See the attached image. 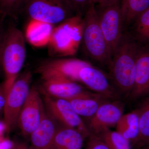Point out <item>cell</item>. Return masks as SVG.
Listing matches in <instances>:
<instances>
[{
	"mask_svg": "<svg viewBox=\"0 0 149 149\" xmlns=\"http://www.w3.org/2000/svg\"><path fill=\"white\" fill-rule=\"evenodd\" d=\"M112 1L114 0H93V3L95 5L100 4Z\"/></svg>",
	"mask_w": 149,
	"mask_h": 149,
	"instance_id": "30",
	"label": "cell"
},
{
	"mask_svg": "<svg viewBox=\"0 0 149 149\" xmlns=\"http://www.w3.org/2000/svg\"><path fill=\"white\" fill-rule=\"evenodd\" d=\"M139 44L128 31L123 32L112 56L109 78L118 92L128 96L134 86Z\"/></svg>",
	"mask_w": 149,
	"mask_h": 149,
	"instance_id": "1",
	"label": "cell"
},
{
	"mask_svg": "<svg viewBox=\"0 0 149 149\" xmlns=\"http://www.w3.org/2000/svg\"><path fill=\"white\" fill-rule=\"evenodd\" d=\"M84 139L78 130L61 126L56 133L52 149H82Z\"/></svg>",
	"mask_w": 149,
	"mask_h": 149,
	"instance_id": "18",
	"label": "cell"
},
{
	"mask_svg": "<svg viewBox=\"0 0 149 149\" xmlns=\"http://www.w3.org/2000/svg\"><path fill=\"white\" fill-rule=\"evenodd\" d=\"M79 80L87 88L107 99L118 97V92L110 79L102 70L92 64L83 67L79 72Z\"/></svg>",
	"mask_w": 149,
	"mask_h": 149,
	"instance_id": "12",
	"label": "cell"
},
{
	"mask_svg": "<svg viewBox=\"0 0 149 149\" xmlns=\"http://www.w3.org/2000/svg\"><path fill=\"white\" fill-rule=\"evenodd\" d=\"M141 148H143L144 149H149V140Z\"/></svg>",
	"mask_w": 149,
	"mask_h": 149,
	"instance_id": "31",
	"label": "cell"
},
{
	"mask_svg": "<svg viewBox=\"0 0 149 149\" xmlns=\"http://www.w3.org/2000/svg\"><path fill=\"white\" fill-rule=\"evenodd\" d=\"M149 95V45H139L136 62L134 86L128 95L132 101Z\"/></svg>",
	"mask_w": 149,
	"mask_h": 149,
	"instance_id": "13",
	"label": "cell"
},
{
	"mask_svg": "<svg viewBox=\"0 0 149 149\" xmlns=\"http://www.w3.org/2000/svg\"><path fill=\"white\" fill-rule=\"evenodd\" d=\"M42 80L40 92L56 98L68 100L91 93L77 82L67 79L52 78Z\"/></svg>",
	"mask_w": 149,
	"mask_h": 149,
	"instance_id": "14",
	"label": "cell"
},
{
	"mask_svg": "<svg viewBox=\"0 0 149 149\" xmlns=\"http://www.w3.org/2000/svg\"><path fill=\"white\" fill-rule=\"evenodd\" d=\"M58 128L57 122L48 113L44 105L40 124L30 136L31 148L52 149Z\"/></svg>",
	"mask_w": 149,
	"mask_h": 149,
	"instance_id": "15",
	"label": "cell"
},
{
	"mask_svg": "<svg viewBox=\"0 0 149 149\" xmlns=\"http://www.w3.org/2000/svg\"><path fill=\"white\" fill-rule=\"evenodd\" d=\"M116 129L132 146L135 145L139 134V118L136 111L123 115L116 124Z\"/></svg>",
	"mask_w": 149,
	"mask_h": 149,
	"instance_id": "20",
	"label": "cell"
},
{
	"mask_svg": "<svg viewBox=\"0 0 149 149\" xmlns=\"http://www.w3.org/2000/svg\"><path fill=\"white\" fill-rule=\"evenodd\" d=\"M84 27L81 46L83 53L90 61L109 68L111 56L104 36L99 24L93 4L83 16Z\"/></svg>",
	"mask_w": 149,
	"mask_h": 149,
	"instance_id": "4",
	"label": "cell"
},
{
	"mask_svg": "<svg viewBox=\"0 0 149 149\" xmlns=\"http://www.w3.org/2000/svg\"><path fill=\"white\" fill-rule=\"evenodd\" d=\"M23 9L30 19L54 25L75 15L65 0H26Z\"/></svg>",
	"mask_w": 149,
	"mask_h": 149,
	"instance_id": "7",
	"label": "cell"
},
{
	"mask_svg": "<svg viewBox=\"0 0 149 149\" xmlns=\"http://www.w3.org/2000/svg\"><path fill=\"white\" fill-rule=\"evenodd\" d=\"M100 27L106 40L111 58L115 49L124 32L120 0L95 5Z\"/></svg>",
	"mask_w": 149,
	"mask_h": 149,
	"instance_id": "6",
	"label": "cell"
},
{
	"mask_svg": "<svg viewBox=\"0 0 149 149\" xmlns=\"http://www.w3.org/2000/svg\"><path fill=\"white\" fill-rule=\"evenodd\" d=\"M32 79L31 71L25 70L19 74L6 96L3 113L6 133L17 126L19 114L29 94Z\"/></svg>",
	"mask_w": 149,
	"mask_h": 149,
	"instance_id": "5",
	"label": "cell"
},
{
	"mask_svg": "<svg viewBox=\"0 0 149 149\" xmlns=\"http://www.w3.org/2000/svg\"><path fill=\"white\" fill-rule=\"evenodd\" d=\"M91 64L87 61L74 58H55L42 63L36 69L42 80L62 78L80 83L79 72Z\"/></svg>",
	"mask_w": 149,
	"mask_h": 149,
	"instance_id": "9",
	"label": "cell"
},
{
	"mask_svg": "<svg viewBox=\"0 0 149 149\" xmlns=\"http://www.w3.org/2000/svg\"><path fill=\"white\" fill-rule=\"evenodd\" d=\"M75 15L84 16L93 3V0H65Z\"/></svg>",
	"mask_w": 149,
	"mask_h": 149,
	"instance_id": "25",
	"label": "cell"
},
{
	"mask_svg": "<svg viewBox=\"0 0 149 149\" xmlns=\"http://www.w3.org/2000/svg\"><path fill=\"white\" fill-rule=\"evenodd\" d=\"M85 149H110L98 136L91 135L89 137L88 144Z\"/></svg>",
	"mask_w": 149,
	"mask_h": 149,
	"instance_id": "26",
	"label": "cell"
},
{
	"mask_svg": "<svg viewBox=\"0 0 149 149\" xmlns=\"http://www.w3.org/2000/svg\"><path fill=\"white\" fill-rule=\"evenodd\" d=\"M124 32L149 8V0H120Z\"/></svg>",
	"mask_w": 149,
	"mask_h": 149,
	"instance_id": "19",
	"label": "cell"
},
{
	"mask_svg": "<svg viewBox=\"0 0 149 149\" xmlns=\"http://www.w3.org/2000/svg\"><path fill=\"white\" fill-rule=\"evenodd\" d=\"M10 149H32L31 147L28 146L24 143L22 142H17V143H14L12 147Z\"/></svg>",
	"mask_w": 149,
	"mask_h": 149,
	"instance_id": "29",
	"label": "cell"
},
{
	"mask_svg": "<svg viewBox=\"0 0 149 149\" xmlns=\"http://www.w3.org/2000/svg\"><path fill=\"white\" fill-rule=\"evenodd\" d=\"M108 99L96 93L68 100L80 117L90 119L95 113L102 104ZM88 119V120H89Z\"/></svg>",
	"mask_w": 149,
	"mask_h": 149,
	"instance_id": "17",
	"label": "cell"
},
{
	"mask_svg": "<svg viewBox=\"0 0 149 149\" xmlns=\"http://www.w3.org/2000/svg\"><path fill=\"white\" fill-rule=\"evenodd\" d=\"M124 105L119 101H109L101 105L88 120L87 127L92 135L99 136L111 127L116 126L123 115Z\"/></svg>",
	"mask_w": 149,
	"mask_h": 149,
	"instance_id": "11",
	"label": "cell"
},
{
	"mask_svg": "<svg viewBox=\"0 0 149 149\" xmlns=\"http://www.w3.org/2000/svg\"><path fill=\"white\" fill-rule=\"evenodd\" d=\"M25 38L14 25L5 29L1 53V65L5 74L3 85L6 96L19 75L26 57Z\"/></svg>",
	"mask_w": 149,
	"mask_h": 149,
	"instance_id": "2",
	"label": "cell"
},
{
	"mask_svg": "<svg viewBox=\"0 0 149 149\" xmlns=\"http://www.w3.org/2000/svg\"><path fill=\"white\" fill-rule=\"evenodd\" d=\"M26 0H0V17L16 18L24 8Z\"/></svg>",
	"mask_w": 149,
	"mask_h": 149,
	"instance_id": "24",
	"label": "cell"
},
{
	"mask_svg": "<svg viewBox=\"0 0 149 149\" xmlns=\"http://www.w3.org/2000/svg\"><path fill=\"white\" fill-rule=\"evenodd\" d=\"M42 94L43 103L46 110L57 122L61 126L78 130L85 138L91 136L87 125L68 100L56 98Z\"/></svg>",
	"mask_w": 149,
	"mask_h": 149,
	"instance_id": "8",
	"label": "cell"
},
{
	"mask_svg": "<svg viewBox=\"0 0 149 149\" xmlns=\"http://www.w3.org/2000/svg\"><path fill=\"white\" fill-rule=\"evenodd\" d=\"M6 95L3 83L0 84V113L3 110L6 101Z\"/></svg>",
	"mask_w": 149,
	"mask_h": 149,
	"instance_id": "27",
	"label": "cell"
},
{
	"mask_svg": "<svg viewBox=\"0 0 149 149\" xmlns=\"http://www.w3.org/2000/svg\"><path fill=\"white\" fill-rule=\"evenodd\" d=\"M127 31L139 45H149V8L137 17Z\"/></svg>",
	"mask_w": 149,
	"mask_h": 149,
	"instance_id": "22",
	"label": "cell"
},
{
	"mask_svg": "<svg viewBox=\"0 0 149 149\" xmlns=\"http://www.w3.org/2000/svg\"><path fill=\"white\" fill-rule=\"evenodd\" d=\"M83 16L75 15L54 27L48 44V55L54 58L75 56L83 37Z\"/></svg>",
	"mask_w": 149,
	"mask_h": 149,
	"instance_id": "3",
	"label": "cell"
},
{
	"mask_svg": "<svg viewBox=\"0 0 149 149\" xmlns=\"http://www.w3.org/2000/svg\"><path fill=\"white\" fill-rule=\"evenodd\" d=\"M3 20L0 17V65H1V49L3 38L4 35L5 31V29H4L3 25Z\"/></svg>",
	"mask_w": 149,
	"mask_h": 149,
	"instance_id": "28",
	"label": "cell"
},
{
	"mask_svg": "<svg viewBox=\"0 0 149 149\" xmlns=\"http://www.w3.org/2000/svg\"><path fill=\"white\" fill-rule=\"evenodd\" d=\"M107 144L110 149H132V145L128 140L116 131L106 130L97 136Z\"/></svg>",
	"mask_w": 149,
	"mask_h": 149,
	"instance_id": "23",
	"label": "cell"
},
{
	"mask_svg": "<svg viewBox=\"0 0 149 149\" xmlns=\"http://www.w3.org/2000/svg\"><path fill=\"white\" fill-rule=\"evenodd\" d=\"M141 100L135 109L139 116V134L135 145L139 148L149 140V95Z\"/></svg>",
	"mask_w": 149,
	"mask_h": 149,
	"instance_id": "21",
	"label": "cell"
},
{
	"mask_svg": "<svg viewBox=\"0 0 149 149\" xmlns=\"http://www.w3.org/2000/svg\"><path fill=\"white\" fill-rule=\"evenodd\" d=\"M44 107L40 91L32 86L17 118V127L24 136H30L40 124Z\"/></svg>",
	"mask_w": 149,
	"mask_h": 149,
	"instance_id": "10",
	"label": "cell"
},
{
	"mask_svg": "<svg viewBox=\"0 0 149 149\" xmlns=\"http://www.w3.org/2000/svg\"><path fill=\"white\" fill-rule=\"evenodd\" d=\"M54 28L53 24L30 19L25 29L24 35L25 40L35 47L47 46Z\"/></svg>",
	"mask_w": 149,
	"mask_h": 149,
	"instance_id": "16",
	"label": "cell"
}]
</instances>
